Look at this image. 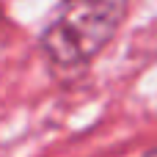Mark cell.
<instances>
[{
    "instance_id": "6da1fadb",
    "label": "cell",
    "mask_w": 157,
    "mask_h": 157,
    "mask_svg": "<svg viewBox=\"0 0 157 157\" xmlns=\"http://www.w3.org/2000/svg\"><path fill=\"white\" fill-rule=\"evenodd\" d=\"M127 0H72L44 30L41 47L52 66L72 72L86 66L119 30Z\"/></svg>"
},
{
    "instance_id": "7a4b0ae2",
    "label": "cell",
    "mask_w": 157,
    "mask_h": 157,
    "mask_svg": "<svg viewBox=\"0 0 157 157\" xmlns=\"http://www.w3.org/2000/svg\"><path fill=\"white\" fill-rule=\"evenodd\" d=\"M146 157H157V149H152V152H149V155H146Z\"/></svg>"
}]
</instances>
